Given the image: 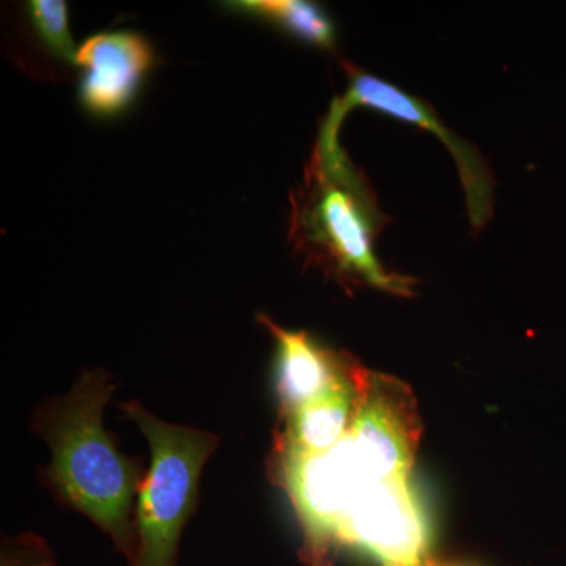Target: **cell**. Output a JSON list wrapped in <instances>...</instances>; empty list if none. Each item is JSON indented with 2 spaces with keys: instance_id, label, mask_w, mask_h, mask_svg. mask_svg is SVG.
Listing matches in <instances>:
<instances>
[{
  "instance_id": "8",
  "label": "cell",
  "mask_w": 566,
  "mask_h": 566,
  "mask_svg": "<svg viewBox=\"0 0 566 566\" xmlns=\"http://www.w3.org/2000/svg\"><path fill=\"white\" fill-rule=\"evenodd\" d=\"M357 397V371H346L344 378L338 379L326 392L290 412L292 453L323 455L331 452L352 427Z\"/></svg>"
},
{
  "instance_id": "3",
  "label": "cell",
  "mask_w": 566,
  "mask_h": 566,
  "mask_svg": "<svg viewBox=\"0 0 566 566\" xmlns=\"http://www.w3.org/2000/svg\"><path fill=\"white\" fill-rule=\"evenodd\" d=\"M122 408L139 424L151 450L150 469L137 493V551L129 566H177L182 527L196 506L200 472L218 438L163 422L137 401Z\"/></svg>"
},
{
  "instance_id": "12",
  "label": "cell",
  "mask_w": 566,
  "mask_h": 566,
  "mask_svg": "<svg viewBox=\"0 0 566 566\" xmlns=\"http://www.w3.org/2000/svg\"><path fill=\"white\" fill-rule=\"evenodd\" d=\"M427 566H463V565H433V564H427Z\"/></svg>"
},
{
  "instance_id": "6",
  "label": "cell",
  "mask_w": 566,
  "mask_h": 566,
  "mask_svg": "<svg viewBox=\"0 0 566 566\" xmlns=\"http://www.w3.org/2000/svg\"><path fill=\"white\" fill-rule=\"evenodd\" d=\"M76 65L82 73V107L95 117L109 118L132 106L155 65V52L140 33L102 32L77 48Z\"/></svg>"
},
{
  "instance_id": "10",
  "label": "cell",
  "mask_w": 566,
  "mask_h": 566,
  "mask_svg": "<svg viewBox=\"0 0 566 566\" xmlns=\"http://www.w3.org/2000/svg\"><path fill=\"white\" fill-rule=\"evenodd\" d=\"M33 39L48 57L76 65V48L70 33L69 6L62 0H33L25 7Z\"/></svg>"
},
{
  "instance_id": "11",
  "label": "cell",
  "mask_w": 566,
  "mask_h": 566,
  "mask_svg": "<svg viewBox=\"0 0 566 566\" xmlns=\"http://www.w3.org/2000/svg\"><path fill=\"white\" fill-rule=\"evenodd\" d=\"M2 566H57L43 545H35L33 539L18 543L13 549L3 553Z\"/></svg>"
},
{
  "instance_id": "1",
  "label": "cell",
  "mask_w": 566,
  "mask_h": 566,
  "mask_svg": "<svg viewBox=\"0 0 566 566\" xmlns=\"http://www.w3.org/2000/svg\"><path fill=\"white\" fill-rule=\"evenodd\" d=\"M114 387L103 371H87L66 397L36 415L33 428L51 447L46 475L57 494L103 528L132 564L137 551L132 509L142 480L137 464L118 452L103 427Z\"/></svg>"
},
{
  "instance_id": "4",
  "label": "cell",
  "mask_w": 566,
  "mask_h": 566,
  "mask_svg": "<svg viewBox=\"0 0 566 566\" xmlns=\"http://www.w3.org/2000/svg\"><path fill=\"white\" fill-rule=\"evenodd\" d=\"M346 71L349 77L348 88L344 95L334 98L331 104L319 137L326 140H338L342 123L356 107L382 112L390 117L400 118L427 129L428 133L441 139L452 153L460 170L461 182H463L469 218L475 229H482L490 221L493 212V180L475 148L469 147V144L450 132L444 123L439 120L433 109L416 96L352 65H346Z\"/></svg>"
},
{
  "instance_id": "7",
  "label": "cell",
  "mask_w": 566,
  "mask_h": 566,
  "mask_svg": "<svg viewBox=\"0 0 566 566\" xmlns=\"http://www.w3.org/2000/svg\"><path fill=\"white\" fill-rule=\"evenodd\" d=\"M260 319L277 342V390L289 415L326 392L348 371L333 352L315 344L311 335L282 329L262 315Z\"/></svg>"
},
{
  "instance_id": "5",
  "label": "cell",
  "mask_w": 566,
  "mask_h": 566,
  "mask_svg": "<svg viewBox=\"0 0 566 566\" xmlns=\"http://www.w3.org/2000/svg\"><path fill=\"white\" fill-rule=\"evenodd\" d=\"M335 536L381 566H427L430 534L409 479L385 480L365 491Z\"/></svg>"
},
{
  "instance_id": "9",
  "label": "cell",
  "mask_w": 566,
  "mask_h": 566,
  "mask_svg": "<svg viewBox=\"0 0 566 566\" xmlns=\"http://www.w3.org/2000/svg\"><path fill=\"white\" fill-rule=\"evenodd\" d=\"M229 9L270 22L294 39L323 50L335 46V25L322 7L304 0H241Z\"/></svg>"
},
{
  "instance_id": "2",
  "label": "cell",
  "mask_w": 566,
  "mask_h": 566,
  "mask_svg": "<svg viewBox=\"0 0 566 566\" xmlns=\"http://www.w3.org/2000/svg\"><path fill=\"white\" fill-rule=\"evenodd\" d=\"M292 202L290 240L297 252L340 277L405 296L411 293V281L387 273L376 256L385 214L340 145L316 142Z\"/></svg>"
}]
</instances>
